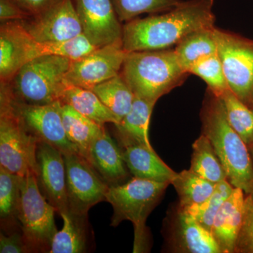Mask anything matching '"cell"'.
I'll list each match as a JSON object with an SVG mask.
<instances>
[{
  "label": "cell",
  "instance_id": "cb8c5ba5",
  "mask_svg": "<svg viewBox=\"0 0 253 253\" xmlns=\"http://www.w3.org/2000/svg\"><path fill=\"white\" fill-rule=\"evenodd\" d=\"M214 27L202 28L192 32L175 46L174 49L176 56L186 72L200 59L217 53V42L214 36Z\"/></svg>",
  "mask_w": 253,
  "mask_h": 253
},
{
  "label": "cell",
  "instance_id": "5b68a950",
  "mask_svg": "<svg viewBox=\"0 0 253 253\" xmlns=\"http://www.w3.org/2000/svg\"><path fill=\"white\" fill-rule=\"evenodd\" d=\"M71 63V60L55 55L38 56L26 63L9 83L0 85L19 102L53 104L61 99Z\"/></svg>",
  "mask_w": 253,
  "mask_h": 253
},
{
  "label": "cell",
  "instance_id": "4316f807",
  "mask_svg": "<svg viewBox=\"0 0 253 253\" xmlns=\"http://www.w3.org/2000/svg\"><path fill=\"white\" fill-rule=\"evenodd\" d=\"M179 199V207L185 208L204 202L212 195L216 184L191 171L176 172L171 182Z\"/></svg>",
  "mask_w": 253,
  "mask_h": 253
},
{
  "label": "cell",
  "instance_id": "74e56055",
  "mask_svg": "<svg viewBox=\"0 0 253 253\" xmlns=\"http://www.w3.org/2000/svg\"><path fill=\"white\" fill-rule=\"evenodd\" d=\"M248 147H249L250 154H251V158H252L253 161V142L252 144H251L248 146Z\"/></svg>",
  "mask_w": 253,
  "mask_h": 253
},
{
  "label": "cell",
  "instance_id": "277c9868",
  "mask_svg": "<svg viewBox=\"0 0 253 253\" xmlns=\"http://www.w3.org/2000/svg\"><path fill=\"white\" fill-rule=\"evenodd\" d=\"M169 184L133 177L126 182L109 186L105 201L113 209L111 226L116 227L125 220L132 223L133 253H146L149 249L146 219Z\"/></svg>",
  "mask_w": 253,
  "mask_h": 253
},
{
  "label": "cell",
  "instance_id": "d590c367",
  "mask_svg": "<svg viewBox=\"0 0 253 253\" xmlns=\"http://www.w3.org/2000/svg\"><path fill=\"white\" fill-rule=\"evenodd\" d=\"M31 17L41 14L59 4L63 0H14Z\"/></svg>",
  "mask_w": 253,
  "mask_h": 253
},
{
  "label": "cell",
  "instance_id": "d6a6232c",
  "mask_svg": "<svg viewBox=\"0 0 253 253\" xmlns=\"http://www.w3.org/2000/svg\"><path fill=\"white\" fill-rule=\"evenodd\" d=\"M188 73L202 79L207 84L208 89L216 96L229 89L217 53L200 59L189 68Z\"/></svg>",
  "mask_w": 253,
  "mask_h": 253
},
{
  "label": "cell",
  "instance_id": "6da1fadb",
  "mask_svg": "<svg viewBox=\"0 0 253 253\" xmlns=\"http://www.w3.org/2000/svg\"><path fill=\"white\" fill-rule=\"evenodd\" d=\"M214 0H186L161 14L134 18L123 25L126 52L170 49L192 32L214 27Z\"/></svg>",
  "mask_w": 253,
  "mask_h": 253
},
{
  "label": "cell",
  "instance_id": "2e32d148",
  "mask_svg": "<svg viewBox=\"0 0 253 253\" xmlns=\"http://www.w3.org/2000/svg\"><path fill=\"white\" fill-rule=\"evenodd\" d=\"M86 159L109 186L122 184L127 176L122 150L106 129L93 141Z\"/></svg>",
  "mask_w": 253,
  "mask_h": 253
},
{
  "label": "cell",
  "instance_id": "f35d334b",
  "mask_svg": "<svg viewBox=\"0 0 253 253\" xmlns=\"http://www.w3.org/2000/svg\"><path fill=\"white\" fill-rule=\"evenodd\" d=\"M249 196H250V197H251V199H252V201H253V189L252 192H251V194H249Z\"/></svg>",
  "mask_w": 253,
  "mask_h": 253
},
{
  "label": "cell",
  "instance_id": "f1b7e54d",
  "mask_svg": "<svg viewBox=\"0 0 253 253\" xmlns=\"http://www.w3.org/2000/svg\"><path fill=\"white\" fill-rule=\"evenodd\" d=\"M231 127L247 146L253 142V109L243 102L230 89L217 96Z\"/></svg>",
  "mask_w": 253,
  "mask_h": 253
},
{
  "label": "cell",
  "instance_id": "7c38bea8",
  "mask_svg": "<svg viewBox=\"0 0 253 253\" xmlns=\"http://www.w3.org/2000/svg\"><path fill=\"white\" fill-rule=\"evenodd\" d=\"M83 33L94 45L101 47L123 42V26L112 0H73Z\"/></svg>",
  "mask_w": 253,
  "mask_h": 253
},
{
  "label": "cell",
  "instance_id": "603a6c76",
  "mask_svg": "<svg viewBox=\"0 0 253 253\" xmlns=\"http://www.w3.org/2000/svg\"><path fill=\"white\" fill-rule=\"evenodd\" d=\"M60 101L69 105L78 112L101 126L106 123H119L117 117L90 89L66 85Z\"/></svg>",
  "mask_w": 253,
  "mask_h": 253
},
{
  "label": "cell",
  "instance_id": "ac0fdd59",
  "mask_svg": "<svg viewBox=\"0 0 253 253\" xmlns=\"http://www.w3.org/2000/svg\"><path fill=\"white\" fill-rule=\"evenodd\" d=\"M244 191L234 188L214 218L211 233L221 253H236V244L244 219Z\"/></svg>",
  "mask_w": 253,
  "mask_h": 253
},
{
  "label": "cell",
  "instance_id": "44dd1931",
  "mask_svg": "<svg viewBox=\"0 0 253 253\" xmlns=\"http://www.w3.org/2000/svg\"><path fill=\"white\" fill-rule=\"evenodd\" d=\"M60 113L68 139L77 148L80 154L86 158L93 141L106 128L61 102Z\"/></svg>",
  "mask_w": 253,
  "mask_h": 253
},
{
  "label": "cell",
  "instance_id": "7402d4cb",
  "mask_svg": "<svg viewBox=\"0 0 253 253\" xmlns=\"http://www.w3.org/2000/svg\"><path fill=\"white\" fill-rule=\"evenodd\" d=\"M60 215L63 219V227L53 238L49 253H85L88 214H76L69 211Z\"/></svg>",
  "mask_w": 253,
  "mask_h": 253
},
{
  "label": "cell",
  "instance_id": "ffe728a7",
  "mask_svg": "<svg viewBox=\"0 0 253 253\" xmlns=\"http://www.w3.org/2000/svg\"><path fill=\"white\" fill-rule=\"evenodd\" d=\"M156 103L135 96L129 112L118 124L114 125L121 146L139 144L151 149L149 126Z\"/></svg>",
  "mask_w": 253,
  "mask_h": 253
},
{
  "label": "cell",
  "instance_id": "9a60e30c",
  "mask_svg": "<svg viewBox=\"0 0 253 253\" xmlns=\"http://www.w3.org/2000/svg\"><path fill=\"white\" fill-rule=\"evenodd\" d=\"M38 42L21 21H6L0 26V83H8L21 68L36 58Z\"/></svg>",
  "mask_w": 253,
  "mask_h": 253
},
{
  "label": "cell",
  "instance_id": "1f68e13d",
  "mask_svg": "<svg viewBox=\"0 0 253 253\" xmlns=\"http://www.w3.org/2000/svg\"><path fill=\"white\" fill-rule=\"evenodd\" d=\"M181 0H112L121 22H128L144 14H159L172 9Z\"/></svg>",
  "mask_w": 253,
  "mask_h": 253
},
{
  "label": "cell",
  "instance_id": "5bb4252c",
  "mask_svg": "<svg viewBox=\"0 0 253 253\" xmlns=\"http://www.w3.org/2000/svg\"><path fill=\"white\" fill-rule=\"evenodd\" d=\"M38 187L58 214L68 212L66 173L63 154L47 143L39 141L36 152Z\"/></svg>",
  "mask_w": 253,
  "mask_h": 253
},
{
  "label": "cell",
  "instance_id": "52a82bcc",
  "mask_svg": "<svg viewBox=\"0 0 253 253\" xmlns=\"http://www.w3.org/2000/svg\"><path fill=\"white\" fill-rule=\"evenodd\" d=\"M38 142L0 93V167L21 176L31 172L36 176Z\"/></svg>",
  "mask_w": 253,
  "mask_h": 253
},
{
  "label": "cell",
  "instance_id": "4fadbf2b",
  "mask_svg": "<svg viewBox=\"0 0 253 253\" xmlns=\"http://www.w3.org/2000/svg\"><path fill=\"white\" fill-rule=\"evenodd\" d=\"M21 21L39 43L66 41L83 33L73 0H63L47 11Z\"/></svg>",
  "mask_w": 253,
  "mask_h": 253
},
{
  "label": "cell",
  "instance_id": "4dcf8cb0",
  "mask_svg": "<svg viewBox=\"0 0 253 253\" xmlns=\"http://www.w3.org/2000/svg\"><path fill=\"white\" fill-rule=\"evenodd\" d=\"M84 33L78 36L55 42L39 43L36 47V57L44 55H55L71 61L82 59L97 49Z\"/></svg>",
  "mask_w": 253,
  "mask_h": 253
},
{
  "label": "cell",
  "instance_id": "e0dca14e",
  "mask_svg": "<svg viewBox=\"0 0 253 253\" xmlns=\"http://www.w3.org/2000/svg\"><path fill=\"white\" fill-rule=\"evenodd\" d=\"M170 240L177 252L221 253L212 233L198 222L184 208H178Z\"/></svg>",
  "mask_w": 253,
  "mask_h": 253
},
{
  "label": "cell",
  "instance_id": "d6986e66",
  "mask_svg": "<svg viewBox=\"0 0 253 253\" xmlns=\"http://www.w3.org/2000/svg\"><path fill=\"white\" fill-rule=\"evenodd\" d=\"M123 149L125 163L134 177L171 184L176 172L158 156L154 149L139 144L126 145Z\"/></svg>",
  "mask_w": 253,
  "mask_h": 253
},
{
  "label": "cell",
  "instance_id": "8fae6325",
  "mask_svg": "<svg viewBox=\"0 0 253 253\" xmlns=\"http://www.w3.org/2000/svg\"><path fill=\"white\" fill-rule=\"evenodd\" d=\"M126 54L123 42L98 47L82 59L71 61L65 83L91 90L121 73Z\"/></svg>",
  "mask_w": 253,
  "mask_h": 253
},
{
  "label": "cell",
  "instance_id": "83f0119b",
  "mask_svg": "<svg viewBox=\"0 0 253 253\" xmlns=\"http://www.w3.org/2000/svg\"><path fill=\"white\" fill-rule=\"evenodd\" d=\"M22 176L0 167V218L1 227L18 225V213L21 199Z\"/></svg>",
  "mask_w": 253,
  "mask_h": 253
},
{
  "label": "cell",
  "instance_id": "3957f363",
  "mask_svg": "<svg viewBox=\"0 0 253 253\" xmlns=\"http://www.w3.org/2000/svg\"><path fill=\"white\" fill-rule=\"evenodd\" d=\"M121 73L134 96L154 103L181 85L189 75L174 49L127 53Z\"/></svg>",
  "mask_w": 253,
  "mask_h": 253
},
{
  "label": "cell",
  "instance_id": "30bf717a",
  "mask_svg": "<svg viewBox=\"0 0 253 253\" xmlns=\"http://www.w3.org/2000/svg\"><path fill=\"white\" fill-rule=\"evenodd\" d=\"M69 211L88 214L89 209L106 199L109 186L79 153L63 155Z\"/></svg>",
  "mask_w": 253,
  "mask_h": 253
},
{
  "label": "cell",
  "instance_id": "d4e9b609",
  "mask_svg": "<svg viewBox=\"0 0 253 253\" xmlns=\"http://www.w3.org/2000/svg\"><path fill=\"white\" fill-rule=\"evenodd\" d=\"M91 90L117 117L119 123L130 111L135 98L121 73L95 86Z\"/></svg>",
  "mask_w": 253,
  "mask_h": 253
},
{
  "label": "cell",
  "instance_id": "ab89813d",
  "mask_svg": "<svg viewBox=\"0 0 253 253\" xmlns=\"http://www.w3.org/2000/svg\"><path fill=\"white\" fill-rule=\"evenodd\" d=\"M252 109H253V104H252Z\"/></svg>",
  "mask_w": 253,
  "mask_h": 253
},
{
  "label": "cell",
  "instance_id": "7a4b0ae2",
  "mask_svg": "<svg viewBox=\"0 0 253 253\" xmlns=\"http://www.w3.org/2000/svg\"><path fill=\"white\" fill-rule=\"evenodd\" d=\"M202 134L225 169L227 180L249 195L253 189V161L247 144L231 127L220 99L208 89L201 113Z\"/></svg>",
  "mask_w": 253,
  "mask_h": 253
},
{
  "label": "cell",
  "instance_id": "484cf974",
  "mask_svg": "<svg viewBox=\"0 0 253 253\" xmlns=\"http://www.w3.org/2000/svg\"><path fill=\"white\" fill-rule=\"evenodd\" d=\"M191 168L193 172L214 184L227 180V175L212 145L204 134L194 141Z\"/></svg>",
  "mask_w": 253,
  "mask_h": 253
},
{
  "label": "cell",
  "instance_id": "8992f818",
  "mask_svg": "<svg viewBox=\"0 0 253 253\" xmlns=\"http://www.w3.org/2000/svg\"><path fill=\"white\" fill-rule=\"evenodd\" d=\"M56 210L42 194L36 174L22 176L18 221L29 253H49L57 228Z\"/></svg>",
  "mask_w": 253,
  "mask_h": 253
},
{
  "label": "cell",
  "instance_id": "e575fe53",
  "mask_svg": "<svg viewBox=\"0 0 253 253\" xmlns=\"http://www.w3.org/2000/svg\"><path fill=\"white\" fill-rule=\"evenodd\" d=\"M0 253H29L25 242L22 232L17 231L6 236L2 232L0 234Z\"/></svg>",
  "mask_w": 253,
  "mask_h": 253
},
{
  "label": "cell",
  "instance_id": "f546056e",
  "mask_svg": "<svg viewBox=\"0 0 253 253\" xmlns=\"http://www.w3.org/2000/svg\"><path fill=\"white\" fill-rule=\"evenodd\" d=\"M234 187L228 180L216 184L212 195L204 202L184 208L198 222L211 231L217 212L232 194Z\"/></svg>",
  "mask_w": 253,
  "mask_h": 253
},
{
  "label": "cell",
  "instance_id": "8d00e7d4",
  "mask_svg": "<svg viewBox=\"0 0 253 253\" xmlns=\"http://www.w3.org/2000/svg\"><path fill=\"white\" fill-rule=\"evenodd\" d=\"M31 16L23 11L14 0H0V20L1 23L22 21Z\"/></svg>",
  "mask_w": 253,
  "mask_h": 253
},
{
  "label": "cell",
  "instance_id": "836d02e7",
  "mask_svg": "<svg viewBox=\"0 0 253 253\" xmlns=\"http://www.w3.org/2000/svg\"><path fill=\"white\" fill-rule=\"evenodd\" d=\"M236 253H253V201L249 195L245 200L244 219L236 244Z\"/></svg>",
  "mask_w": 253,
  "mask_h": 253
},
{
  "label": "cell",
  "instance_id": "ba28073f",
  "mask_svg": "<svg viewBox=\"0 0 253 253\" xmlns=\"http://www.w3.org/2000/svg\"><path fill=\"white\" fill-rule=\"evenodd\" d=\"M214 36L229 89L252 109L253 40L217 27Z\"/></svg>",
  "mask_w": 253,
  "mask_h": 253
},
{
  "label": "cell",
  "instance_id": "9c48e42d",
  "mask_svg": "<svg viewBox=\"0 0 253 253\" xmlns=\"http://www.w3.org/2000/svg\"><path fill=\"white\" fill-rule=\"evenodd\" d=\"M0 93L7 98L23 126L38 141L51 145L63 155L79 153L77 148L68 139L63 127L60 113L61 101L46 105L25 104L13 99L1 85Z\"/></svg>",
  "mask_w": 253,
  "mask_h": 253
}]
</instances>
